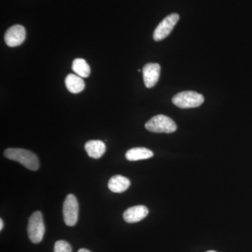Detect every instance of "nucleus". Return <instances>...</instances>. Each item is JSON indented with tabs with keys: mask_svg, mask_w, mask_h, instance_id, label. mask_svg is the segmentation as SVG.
I'll return each instance as SVG.
<instances>
[{
	"mask_svg": "<svg viewBox=\"0 0 252 252\" xmlns=\"http://www.w3.org/2000/svg\"><path fill=\"white\" fill-rule=\"evenodd\" d=\"M26 37V31L25 28L21 25H15L5 32L4 41L6 45L9 47H16L21 45L24 42Z\"/></svg>",
	"mask_w": 252,
	"mask_h": 252,
	"instance_id": "0eeeda50",
	"label": "nucleus"
},
{
	"mask_svg": "<svg viewBox=\"0 0 252 252\" xmlns=\"http://www.w3.org/2000/svg\"><path fill=\"white\" fill-rule=\"evenodd\" d=\"M3 227H4V223H3L2 220H0V230L3 229Z\"/></svg>",
	"mask_w": 252,
	"mask_h": 252,
	"instance_id": "dca6fc26",
	"label": "nucleus"
},
{
	"mask_svg": "<svg viewBox=\"0 0 252 252\" xmlns=\"http://www.w3.org/2000/svg\"><path fill=\"white\" fill-rule=\"evenodd\" d=\"M153 157V152L144 147H135V148L131 149L126 154V159L129 161L145 160Z\"/></svg>",
	"mask_w": 252,
	"mask_h": 252,
	"instance_id": "ddd939ff",
	"label": "nucleus"
},
{
	"mask_svg": "<svg viewBox=\"0 0 252 252\" xmlns=\"http://www.w3.org/2000/svg\"><path fill=\"white\" fill-rule=\"evenodd\" d=\"M130 186V180L122 175L114 176L108 182L109 190L114 193H123L126 191Z\"/></svg>",
	"mask_w": 252,
	"mask_h": 252,
	"instance_id": "9b49d317",
	"label": "nucleus"
},
{
	"mask_svg": "<svg viewBox=\"0 0 252 252\" xmlns=\"http://www.w3.org/2000/svg\"><path fill=\"white\" fill-rule=\"evenodd\" d=\"M216 252V251H212H212H208V252Z\"/></svg>",
	"mask_w": 252,
	"mask_h": 252,
	"instance_id": "a211bd4d",
	"label": "nucleus"
},
{
	"mask_svg": "<svg viewBox=\"0 0 252 252\" xmlns=\"http://www.w3.org/2000/svg\"><path fill=\"white\" fill-rule=\"evenodd\" d=\"M78 252H91L89 250H86V249H81Z\"/></svg>",
	"mask_w": 252,
	"mask_h": 252,
	"instance_id": "f3484780",
	"label": "nucleus"
},
{
	"mask_svg": "<svg viewBox=\"0 0 252 252\" xmlns=\"http://www.w3.org/2000/svg\"><path fill=\"white\" fill-rule=\"evenodd\" d=\"M145 86L148 89L157 85L160 74V66L158 63H147L142 69Z\"/></svg>",
	"mask_w": 252,
	"mask_h": 252,
	"instance_id": "6e6552de",
	"label": "nucleus"
},
{
	"mask_svg": "<svg viewBox=\"0 0 252 252\" xmlns=\"http://www.w3.org/2000/svg\"><path fill=\"white\" fill-rule=\"evenodd\" d=\"M179 20L180 16L177 14H172L164 18L154 32V41H160L165 39L171 33Z\"/></svg>",
	"mask_w": 252,
	"mask_h": 252,
	"instance_id": "423d86ee",
	"label": "nucleus"
},
{
	"mask_svg": "<svg viewBox=\"0 0 252 252\" xmlns=\"http://www.w3.org/2000/svg\"><path fill=\"white\" fill-rule=\"evenodd\" d=\"M45 233V226L41 212H34L30 217L28 225V238L32 243H41Z\"/></svg>",
	"mask_w": 252,
	"mask_h": 252,
	"instance_id": "20e7f679",
	"label": "nucleus"
},
{
	"mask_svg": "<svg viewBox=\"0 0 252 252\" xmlns=\"http://www.w3.org/2000/svg\"><path fill=\"white\" fill-rule=\"evenodd\" d=\"M54 252H72V248L67 242L59 240L55 244Z\"/></svg>",
	"mask_w": 252,
	"mask_h": 252,
	"instance_id": "2eb2a0df",
	"label": "nucleus"
},
{
	"mask_svg": "<svg viewBox=\"0 0 252 252\" xmlns=\"http://www.w3.org/2000/svg\"><path fill=\"white\" fill-rule=\"evenodd\" d=\"M145 127L155 133H172L177 129V124L172 119L162 114L152 117L146 123Z\"/></svg>",
	"mask_w": 252,
	"mask_h": 252,
	"instance_id": "f03ea898",
	"label": "nucleus"
},
{
	"mask_svg": "<svg viewBox=\"0 0 252 252\" xmlns=\"http://www.w3.org/2000/svg\"><path fill=\"white\" fill-rule=\"evenodd\" d=\"M63 217L65 224L74 226L77 223L79 217V203L73 194H69L63 203Z\"/></svg>",
	"mask_w": 252,
	"mask_h": 252,
	"instance_id": "39448f33",
	"label": "nucleus"
},
{
	"mask_svg": "<svg viewBox=\"0 0 252 252\" xmlns=\"http://www.w3.org/2000/svg\"><path fill=\"white\" fill-rule=\"evenodd\" d=\"M72 70L81 78L89 77L91 74L90 66L82 59H77L73 61Z\"/></svg>",
	"mask_w": 252,
	"mask_h": 252,
	"instance_id": "4468645a",
	"label": "nucleus"
},
{
	"mask_svg": "<svg viewBox=\"0 0 252 252\" xmlns=\"http://www.w3.org/2000/svg\"><path fill=\"white\" fill-rule=\"evenodd\" d=\"M203 94L195 91H184L176 94L172 98V102L177 107L182 109L195 108L203 103Z\"/></svg>",
	"mask_w": 252,
	"mask_h": 252,
	"instance_id": "7ed1b4c3",
	"label": "nucleus"
},
{
	"mask_svg": "<svg viewBox=\"0 0 252 252\" xmlns=\"http://www.w3.org/2000/svg\"><path fill=\"white\" fill-rule=\"evenodd\" d=\"M66 87L67 90L72 94H77L84 91L85 83L82 78L77 74H69L65 78Z\"/></svg>",
	"mask_w": 252,
	"mask_h": 252,
	"instance_id": "f8f14e48",
	"label": "nucleus"
},
{
	"mask_svg": "<svg viewBox=\"0 0 252 252\" xmlns=\"http://www.w3.org/2000/svg\"><path fill=\"white\" fill-rule=\"evenodd\" d=\"M88 155L93 158L98 159L105 153L106 146L101 140H90L85 144Z\"/></svg>",
	"mask_w": 252,
	"mask_h": 252,
	"instance_id": "9d476101",
	"label": "nucleus"
},
{
	"mask_svg": "<svg viewBox=\"0 0 252 252\" xmlns=\"http://www.w3.org/2000/svg\"><path fill=\"white\" fill-rule=\"evenodd\" d=\"M4 157L9 160L20 162L28 170L36 171L39 169V162L35 154L31 151L18 148L6 149Z\"/></svg>",
	"mask_w": 252,
	"mask_h": 252,
	"instance_id": "f257e3e1",
	"label": "nucleus"
},
{
	"mask_svg": "<svg viewBox=\"0 0 252 252\" xmlns=\"http://www.w3.org/2000/svg\"><path fill=\"white\" fill-rule=\"evenodd\" d=\"M149 214V210L144 205L129 207L124 213V220L128 223H137L144 220Z\"/></svg>",
	"mask_w": 252,
	"mask_h": 252,
	"instance_id": "1a4fd4ad",
	"label": "nucleus"
}]
</instances>
